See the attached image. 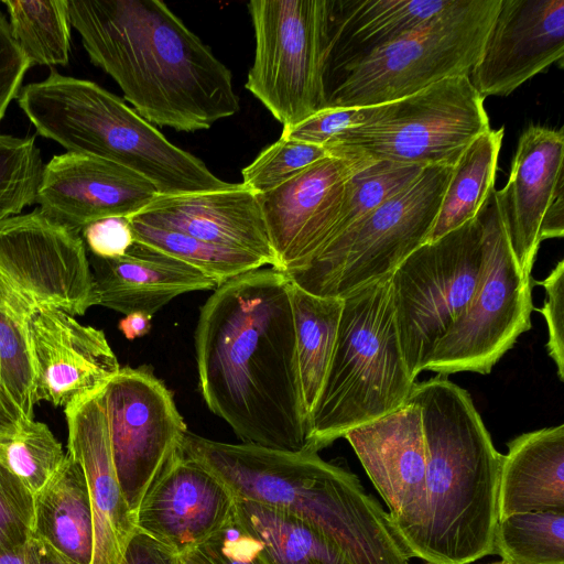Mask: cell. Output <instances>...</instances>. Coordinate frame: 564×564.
Segmentation results:
<instances>
[{
    "label": "cell",
    "instance_id": "cell-1",
    "mask_svg": "<svg viewBox=\"0 0 564 564\" xmlns=\"http://www.w3.org/2000/svg\"><path fill=\"white\" fill-rule=\"evenodd\" d=\"M195 352L202 395L246 444L307 451L291 280L257 269L218 285L200 307Z\"/></svg>",
    "mask_w": 564,
    "mask_h": 564
},
{
    "label": "cell",
    "instance_id": "cell-2",
    "mask_svg": "<svg viewBox=\"0 0 564 564\" xmlns=\"http://www.w3.org/2000/svg\"><path fill=\"white\" fill-rule=\"evenodd\" d=\"M90 62L151 124L209 129L239 111L231 72L159 0H67Z\"/></svg>",
    "mask_w": 564,
    "mask_h": 564
},
{
    "label": "cell",
    "instance_id": "cell-3",
    "mask_svg": "<svg viewBox=\"0 0 564 564\" xmlns=\"http://www.w3.org/2000/svg\"><path fill=\"white\" fill-rule=\"evenodd\" d=\"M426 449L425 514L406 549L427 564H469L494 553L502 455L469 393L438 375L415 382Z\"/></svg>",
    "mask_w": 564,
    "mask_h": 564
},
{
    "label": "cell",
    "instance_id": "cell-4",
    "mask_svg": "<svg viewBox=\"0 0 564 564\" xmlns=\"http://www.w3.org/2000/svg\"><path fill=\"white\" fill-rule=\"evenodd\" d=\"M181 453L216 475L235 498L294 514L322 531L352 564H410L388 513L355 474L316 452L230 444L186 432Z\"/></svg>",
    "mask_w": 564,
    "mask_h": 564
},
{
    "label": "cell",
    "instance_id": "cell-5",
    "mask_svg": "<svg viewBox=\"0 0 564 564\" xmlns=\"http://www.w3.org/2000/svg\"><path fill=\"white\" fill-rule=\"evenodd\" d=\"M18 105L36 132L67 152L116 162L151 182L159 195L232 188L192 153L170 142L121 98L98 84L62 75L22 87Z\"/></svg>",
    "mask_w": 564,
    "mask_h": 564
},
{
    "label": "cell",
    "instance_id": "cell-6",
    "mask_svg": "<svg viewBox=\"0 0 564 564\" xmlns=\"http://www.w3.org/2000/svg\"><path fill=\"white\" fill-rule=\"evenodd\" d=\"M343 300L332 360L310 416L307 451L316 453L403 406L415 383L399 343L391 275Z\"/></svg>",
    "mask_w": 564,
    "mask_h": 564
},
{
    "label": "cell",
    "instance_id": "cell-7",
    "mask_svg": "<svg viewBox=\"0 0 564 564\" xmlns=\"http://www.w3.org/2000/svg\"><path fill=\"white\" fill-rule=\"evenodd\" d=\"M500 0H454L425 26L324 76L325 107H373L469 75Z\"/></svg>",
    "mask_w": 564,
    "mask_h": 564
},
{
    "label": "cell",
    "instance_id": "cell-8",
    "mask_svg": "<svg viewBox=\"0 0 564 564\" xmlns=\"http://www.w3.org/2000/svg\"><path fill=\"white\" fill-rule=\"evenodd\" d=\"M484 101L469 75L447 78L371 107L362 123L335 137L325 149L341 158L454 166L469 143L490 129Z\"/></svg>",
    "mask_w": 564,
    "mask_h": 564
},
{
    "label": "cell",
    "instance_id": "cell-9",
    "mask_svg": "<svg viewBox=\"0 0 564 564\" xmlns=\"http://www.w3.org/2000/svg\"><path fill=\"white\" fill-rule=\"evenodd\" d=\"M453 166L431 165L402 192L327 243L305 267L284 272L305 291L345 297L393 271L427 242Z\"/></svg>",
    "mask_w": 564,
    "mask_h": 564
},
{
    "label": "cell",
    "instance_id": "cell-10",
    "mask_svg": "<svg viewBox=\"0 0 564 564\" xmlns=\"http://www.w3.org/2000/svg\"><path fill=\"white\" fill-rule=\"evenodd\" d=\"M484 262L479 216L413 251L391 274L399 343L416 379L470 304Z\"/></svg>",
    "mask_w": 564,
    "mask_h": 564
},
{
    "label": "cell",
    "instance_id": "cell-11",
    "mask_svg": "<svg viewBox=\"0 0 564 564\" xmlns=\"http://www.w3.org/2000/svg\"><path fill=\"white\" fill-rule=\"evenodd\" d=\"M256 50L246 88L291 128L323 109L330 0H251Z\"/></svg>",
    "mask_w": 564,
    "mask_h": 564
},
{
    "label": "cell",
    "instance_id": "cell-12",
    "mask_svg": "<svg viewBox=\"0 0 564 564\" xmlns=\"http://www.w3.org/2000/svg\"><path fill=\"white\" fill-rule=\"evenodd\" d=\"M494 188L478 213L484 262L473 300L436 345L424 370L447 376L490 373L518 337L531 329L532 276H527L506 232Z\"/></svg>",
    "mask_w": 564,
    "mask_h": 564
},
{
    "label": "cell",
    "instance_id": "cell-13",
    "mask_svg": "<svg viewBox=\"0 0 564 564\" xmlns=\"http://www.w3.org/2000/svg\"><path fill=\"white\" fill-rule=\"evenodd\" d=\"M102 398L115 469L134 516L188 430L171 391L148 367L120 368Z\"/></svg>",
    "mask_w": 564,
    "mask_h": 564
},
{
    "label": "cell",
    "instance_id": "cell-14",
    "mask_svg": "<svg viewBox=\"0 0 564 564\" xmlns=\"http://www.w3.org/2000/svg\"><path fill=\"white\" fill-rule=\"evenodd\" d=\"M0 283L34 304L72 316L98 305L80 232L40 208L0 221Z\"/></svg>",
    "mask_w": 564,
    "mask_h": 564
},
{
    "label": "cell",
    "instance_id": "cell-15",
    "mask_svg": "<svg viewBox=\"0 0 564 564\" xmlns=\"http://www.w3.org/2000/svg\"><path fill=\"white\" fill-rule=\"evenodd\" d=\"M0 302L20 316L28 332L35 372V401L55 406L100 392L120 370L102 330L70 314L39 305L0 283Z\"/></svg>",
    "mask_w": 564,
    "mask_h": 564
},
{
    "label": "cell",
    "instance_id": "cell-16",
    "mask_svg": "<svg viewBox=\"0 0 564 564\" xmlns=\"http://www.w3.org/2000/svg\"><path fill=\"white\" fill-rule=\"evenodd\" d=\"M564 130L531 124L503 188L495 189L512 252L527 276L545 239L564 236Z\"/></svg>",
    "mask_w": 564,
    "mask_h": 564
},
{
    "label": "cell",
    "instance_id": "cell-17",
    "mask_svg": "<svg viewBox=\"0 0 564 564\" xmlns=\"http://www.w3.org/2000/svg\"><path fill=\"white\" fill-rule=\"evenodd\" d=\"M369 160L329 155L258 195L279 271L305 267L338 220L348 180Z\"/></svg>",
    "mask_w": 564,
    "mask_h": 564
},
{
    "label": "cell",
    "instance_id": "cell-18",
    "mask_svg": "<svg viewBox=\"0 0 564 564\" xmlns=\"http://www.w3.org/2000/svg\"><path fill=\"white\" fill-rule=\"evenodd\" d=\"M344 437L387 503L390 523L406 551L425 514L426 449L420 406L408 399L400 409Z\"/></svg>",
    "mask_w": 564,
    "mask_h": 564
},
{
    "label": "cell",
    "instance_id": "cell-19",
    "mask_svg": "<svg viewBox=\"0 0 564 564\" xmlns=\"http://www.w3.org/2000/svg\"><path fill=\"white\" fill-rule=\"evenodd\" d=\"M563 57L564 0H500L469 79L484 99L507 97Z\"/></svg>",
    "mask_w": 564,
    "mask_h": 564
},
{
    "label": "cell",
    "instance_id": "cell-20",
    "mask_svg": "<svg viewBox=\"0 0 564 564\" xmlns=\"http://www.w3.org/2000/svg\"><path fill=\"white\" fill-rule=\"evenodd\" d=\"M235 502L216 475L180 451L143 497L134 524L181 555L221 530L234 517Z\"/></svg>",
    "mask_w": 564,
    "mask_h": 564
},
{
    "label": "cell",
    "instance_id": "cell-21",
    "mask_svg": "<svg viewBox=\"0 0 564 564\" xmlns=\"http://www.w3.org/2000/svg\"><path fill=\"white\" fill-rule=\"evenodd\" d=\"M159 192L147 178L116 162L77 152L44 164L36 203L50 218L80 232L108 217H131Z\"/></svg>",
    "mask_w": 564,
    "mask_h": 564
},
{
    "label": "cell",
    "instance_id": "cell-22",
    "mask_svg": "<svg viewBox=\"0 0 564 564\" xmlns=\"http://www.w3.org/2000/svg\"><path fill=\"white\" fill-rule=\"evenodd\" d=\"M102 390L65 408L67 454L82 466L88 488L94 525L91 564H120L137 529L115 469Z\"/></svg>",
    "mask_w": 564,
    "mask_h": 564
},
{
    "label": "cell",
    "instance_id": "cell-23",
    "mask_svg": "<svg viewBox=\"0 0 564 564\" xmlns=\"http://www.w3.org/2000/svg\"><path fill=\"white\" fill-rule=\"evenodd\" d=\"M130 218L257 254L279 270L258 195L241 183L225 191L159 195Z\"/></svg>",
    "mask_w": 564,
    "mask_h": 564
},
{
    "label": "cell",
    "instance_id": "cell-24",
    "mask_svg": "<svg viewBox=\"0 0 564 564\" xmlns=\"http://www.w3.org/2000/svg\"><path fill=\"white\" fill-rule=\"evenodd\" d=\"M98 305L124 315H153L187 292L216 289L217 284L192 265L134 240L118 258L88 253Z\"/></svg>",
    "mask_w": 564,
    "mask_h": 564
},
{
    "label": "cell",
    "instance_id": "cell-25",
    "mask_svg": "<svg viewBox=\"0 0 564 564\" xmlns=\"http://www.w3.org/2000/svg\"><path fill=\"white\" fill-rule=\"evenodd\" d=\"M454 0H330L324 76L434 20Z\"/></svg>",
    "mask_w": 564,
    "mask_h": 564
},
{
    "label": "cell",
    "instance_id": "cell-26",
    "mask_svg": "<svg viewBox=\"0 0 564 564\" xmlns=\"http://www.w3.org/2000/svg\"><path fill=\"white\" fill-rule=\"evenodd\" d=\"M529 511H564V424L508 443L498 484V520Z\"/></svg>",
    "mask_w": 564,
    "mask_h": 564
},
{
    "label": "cell",
    "instance_id": "cell-27",
    "mask_svg": "<svg viewBox=\"0 0 564 564\" xmlns=\"http://www.w3.org/2000/svg\"><path fill=\"white\" fill-rule=\"evenodd\" d=\"M32 535L78 564H91L94 525L84 470L66 453L59 469L34 494Z\"/></svg>",
    "mask_w": 564,
    "mask_h": 564
},
{
    "label": "cell",
    "instance_id": "cell-28",
    "mask_svg": "<svg viewBox=\"0 0 564 564\" xmlns=\"http://www.w3.org/2000/svg\"><path fill=\"white\" fill-rule=\"evenodd\" d=\"M234 517L270 564H352L333 540L289 512L236 498Z\"/></svg>",
    "mask_w": 564,
    "mask_h": 564
},
{
    "label": "cell",
    "instance_id": "cell-29",
    "mask_svg": "<svg viewBox=\"0 0 564 564\" xmlns=\"http://www.w3.org/2000/svg\"><path fill=\"white\" fill-rule=\"evenodd\" d=\"M291 304L302 395L310 420L332 360L344 300L315 295L291 281Z\"/></svg>",
    "mask_w": 564,
    "mask_h": 564
},
{
    "label": "cell",
    "instance_id": "cell-30",
    "mask_svg": "<svg viewBox=\"0 0 564 564\" xmlns=\"http://www.w3.org/2000/svg\"><path fill=\"white\" fill-rule=\"evenodd\" d=\"M505 127L489 129L473 140L455 165L427 242L476 218L495 188Z\"/></svg>",
    "mask_w": 564,
    "mask_h": 564
},
{
    "label": "cell",
    "instance_id": "cell-31",
    "mask_svg": "<svg viewBox=\"0 0 564 564\" xmlns=\"http://www.w3.org/2000/svg\"><path fill=\"white\" fill-rule=\"evenodd\" d=\"M14 40L34 65H67L70 52V22L67 0H6Z\"/></svg>",
    "mask_w": 564,
    "mask_h": 564
},
{
    "label": "cell",
    "instance_id": "cell-32",
    "mask_svg": "<svg viewBox=\"0 0 564 564\" xmlns=\"http://www.w3.org/2000/svg\"><path fill=\"white\" fill-rule=\"evenodd\" d=\"M134 240L174 257L199 270L217 286L267 262L257 254L203 241L183 232L145 225L133 218Z\"/></svg>",
    "mask_w": 564,
    "mask_h": 564
},
{
    "label": "cell",
    "instance_id": "cell-33",
    "mask_svg": "<svg viewBox=\"0 0 564 564\" xmlns=\"http://www.w3.org/2000/svg\"><path fill=\"white\" fill-rule=\"evenodd\" d=\"M494 553L507 564H564V511H529L499 519Z\"/></svg>",
    "mask_w": 564,
    "mask_h": 564
},
{
    "label": "cell",
    "instance_id": "cell-34",
    "mask_svg": "<svg viewBox=\"0 0 564 564\" xmlns=\"http://www.w3.org/2000/svg\"><path fill=\"white\" fill-rule=\"evenodd\" d=\"M423 170L414 164L368 161L348 180L338 220L326 245L410 186Z\"/></svg>",
    "mask_w": 564,
    "mask_h": 564
},
{
    "label": "cell",
    "instance_id": "cell-35",
    "mask_svg": "<svg viewBox=\"0 0 564 564\" xmlns=\"http://www.w3.org/2000/svg\"><path fill=\"white\" fill-rule=\"evenodd\" d=\"M0 391L21 420L33 419L35 372L23 319L0 302Z\"/></svg>",
    "mask_w": 564,
    "mask_h": 564
},
{
    "label": "cell",
    "instance_id": "cell-36",
    "mask_svg": "<svg viewBox=\"0 0 564 564\" xmlns=\"http://www.w3.org/2000/svg\"><path fill=\"white\" fill-rule=\"evenodd\" d=\"M43 167L34 137L0 134V221L36 203Z\"/></svg>",
    "mask_w": 564,
    "mask_h": 564
},
{
    "label": "cell",
    "instance_id": "cell-37",
    "mask_svg": "<svg viewBox=\"0 0 564 564\" xmlns=\"http://www.w3.org/2000/svg\"><path fill=\"white\" fill-rule=\"evenodd\" d=\"M2 444L10 469L33 495L45 486L66 458L62 444L48 426L33 419L22 420L18 433Z\"/></svg>",
    "mask_w": 564,
    "mask_h": 564
},
{
    "label": "cell",
    "instance_id": "cell-38",
    "mask_svg": "<svg viewBox=\"0 0 564 564\" xmlns=\"http://www.w3.org/2000/svg\"><path fill=\"white\" fill-rule=\"evenodd\" d=\"M329 155L323 147L281 135L242 170L241 184L257 195L264 194Z\"/></svg>",
    "mask_w": 564,
    "mask_h": 564
},
{
    "label": "cell",
    "instance_id": "cell-39",
    "mask_svg": "<svg viewBox=\"0 0 564 564\" xmlns=\"http://www.w3.org/2000/svg\"><path fill=\"white\" fill-rule=\"evenodd\" d=\"M0 440V547L24 549L33 532L34 495L10 469Z\"/></svg>",
    "mask_w": 564,
    "mask_h": 564
},
{
    "label": "cell",
    "instance_id": "cell-40",
    "mask_svg": "<svg viewBox=\"0 0 564 564\" xmlns=\"http://www.w3.org/2000/svg\"><path fill=\"white\" fill-rule=\"evenodd\" d=\"M180 558L182 564H270L259 542L237 523L235 517Z\"/></svg>",
    "mask_w": 564,
    "mask_h": 564
},
{
    "label": "cell",
    "instance_id": "cell-41",
    "mask_svg": "<svg viewBox=\"0 0 564 564\" xmlns=\"http://www.w3.org/2000/svg\"><path fill=\"white\" fill-rule=\"evenodd\" d=\"M371 107H324L291 128H284L281 135L301 142L325 148L345 130L362 123Z\"/></svg>",
    "mask_w": 564,
    "mask_h": 564
},
{
    "label": "cell",
    "instance_id": "cell-42",
    "mask_svg": "<svg viewBox=\"0 0 564 564\" xmlns=\"http://www.w3.org/2000/svg\"><path fill=\"white\" fill-rule=\"evenodd\" d=\"M538 284L545 290L543 307L539 312L547 326V352L556 366L558 379L564 381V260Z\"/></svg>",
    "mask_w": 564,
    "mask_h": 564
},
{
    "label": "cell",
    "instance_id": "cell-43",
    "mask_svg": "<svg viewBox=\"0 0 564 564\" xmlns=\"http://www.w3.org/2000/svg\"><path fill=\"white\" fill-rule=\"evenodd\" d=\"M30 62L14 40L8 19L0 10V122L14 98H18Z\"/></svg>",
    "mask_w": 564,
    "mask_h": 564
},
{
    "label": "cell",
    "instance_id": "cell-44",
    "mask_svg": "<svg viewBox=\"0 0 564 564\" xmlns=\"http://www.w3.org/2000/svg\"><path fill=\"white\" fill-rule=\"evenodd\" d=\"M87 252L100 258L123 256L134 242L129 217H108L80 230Z\"/></svg>",
    "mask_w": 564,
    "mask_h": 564
},
{
    "label": "cell",
    "instance_id": "cell-45",
    "mask_svg": "<svg viewBox=\"0 0 564 564\" xmlns=\"http://www.w3.org/2000/svg\"><path fill=\"white\" fill-rule=\"evenodd\" d=\"M120 564H182L180 555L135 530L131 535Z\"/></svg>",
    "mask_w": 564,
    "mask_h": 564
},
{
    "label": "cell",
    "instance_id": "cell-46",
    "mask_svg": "<svg viewBox=\"0 0 564 564\" xmlns=\"http://www.w3.org/2000/svg\"><path fill=\"white\" fill-rule=\"evenodd\" d=\"M25 564H78L32 535L25 545Z\"/></svg>",
    "mask_w": 564,
    "mask_h": 564
},
{
    "label": "cell",
    "instance_id": "cell-47",
    "mask_svg": "<svg viewBox=\"0 0 564 564\" xmlns=\"http://www.w3.org/2000/svg\"><path fill=\"white\" fill-rule=\"evenodd\" d=\"M151 318L152 316L144 313H131L119 322L118 327L127 339L133 340L150 332Z\"/></svg>",
    "mask_w": 564,
    "mask_h": 564
},
{
    "label": "cell",
    "instance_id": "cell-48",
    "mask_svg": "<svg viewBox=\"0 0 564 564\" xmlns=\"http://www.w3.org/2000/svg\"><path fill=\"white\" fill-rule=\"evenodd\" d=\"M18 412L9 404L0 391V440L13 437L21 423Z\"/></svg>",
    "mask_w": 564,
    "mask_h": 564
},
{
    "label": "cell",
    "instance_id": "cell-49",
    "mask_svg": "<svg viewBox=\"0 0 564 564\" xmlns=\"http://www.w3.org/2000/svg\"><path fill=\"white\" fill-rule=\"evenodd\" d=\"M0 564H25V547L20 550L0 547Z\"/></svg>",
    "mask_w": 564,
    "mask_h": 564
},
{
    "label": "cell",
    "instance_id": "cell-50",
    "mask_svg": "<svg viewBox=\"0 0 564 564\" xmlns=\"http://www.w3.org/2000/svg\"><path fill=\"white\" fill-rule=\"evenodd\" d=\"M490 564H507V563L503 562V561H500V562H494V563H490Z\"/></svg>",
    "mask_w": 564,
    "mask_h": 564
}]
</instances>
